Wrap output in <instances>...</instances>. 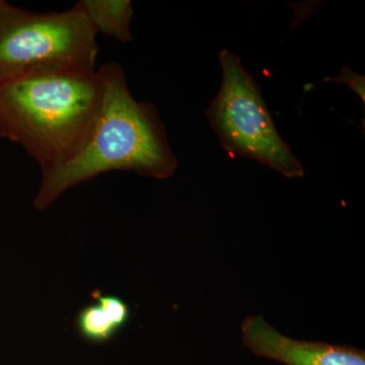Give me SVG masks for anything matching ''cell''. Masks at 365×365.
I'll return each instance as SVG.
<instances>
[{"label": "cell", "instance_id": "277c9868", "mask_svg": "<svg viewBox=\"0 0 365 365\" xmlns=\"http://www.w3.org/2000/svg\"><path fill=\"white\" fill-rule=\"evenodd\" d=\"M222 83L206 116L220 144L230 155L252 158L287 178H302L304 170L276 129L260 88L241 59L220 53Z\"/></svg>", "mask_w": 365, "mask_h": 365}, {"label": "cell", "instance_id": "5b68a950", "mask_svg": "<svg viewBox=\"0 0 365 365\" xmlns=\"http://www.w3.org/2000/svg\"><path fill=\"white\" fill-rule=\"evenodd\" d=\"M242 342L249 351L284 365H365V353L351 346L294 340L278 332L261 316L242 321Z\"/></svg>", "mask_w": 365, "mask_h": 365}, {"label": "cell", "instance_id": "9c48e42d", "mask_svg": "<svg viewBox=\"0 0 365 365\" xmlns=\"http://www.w3.org/2000/svg\"><path fill=\"white\" fill-rule=\"evenodd\" d=\"M326 81H335L349 86L355 93L359 96L362 103H365V78L364 76L354 73L350 71L349 67H343L342 71L337 78H325Z\"/></svg>", "mask_w": 365, "mask_h": 365}, {"label": "cell", "instance_id": "7a4b0ae2", "mask_svg": "<svg viewBox=\"0 0 365 365\" xmlns=\"http://www.w3.org/2000/svg\"><path fill=\"white\" fill-rule=\"evenodd\" d=\"M106 79L102 110L81 150L66 165L43 175L34 205L45 210L64 192L112 170L165 179L176 172V155L155 106L132 97L124 69L101 67Z\"/></svg>", "mask_w": 365, "mask_h": 365}, {"label": "cell", "instance_id": "6da1fadb", "mask_svg": "<svg viewBox=\"0 0 365 365\" xmlns=\"http://www.w3.org/2000/svg\"><path fill=\"white\" fill-rule=\"evenodd\" d=\"M105 93L101 68L41 69L0 83V137L21 144L43 176L81 150Z\"/></svg>", "mask_w": 365, "mask_h": 365}, {"label": "cell", "instance_id": "3957f363", "mask_svg": "<svg viewBox=\"0 0 365 365\" xmlns=\"http://www.w3.org/2000/svg\"><path fill=\"white\" fill-rule=\"evenodd\" d=\"M97 35L78 4L37 14L0 0V83L41 69L96 68Z\"/></svg>", "mask_w": 365, "mask_h": 365}, {"label": "cell", "instance_id": "52a82bcc", "mask_svg": "<svg viewBox=\"0 0 365 365\" xmlns=\"http://www.w3.org/2000/svg\"><path fill=\"white\" fill-rule=\"evenodd\" d=\"M76 326L85 339L91 342H107L116 335L118 329L108 319L98 304H88L78 314Z\"/></svg>", "mask_w": 365, "mask_h": 365}, {"label": "cell", "instance_id": "ba28073f", "mask_svg": "<svg viewBox=\"0 0 365 365\" xmlns=\"http://www.w3.org/2000/svg\"><path fill=\"white\" fill-rule=\"evenodd\" d=\"M93 297L118 330L127 325L130 319V309L123 299L115 295L103 294L100 290L93 292Z\"/></svg>", "mask_w": 365, "mask_h": 365}, {"label": "cell", "instance_id": "8992f818", "mask_svg": "<svg viewBox=\"0 0 365 365\" xmlns=\"http://www.w3.org/2000/svg\"><path fill=\"white\" fill-rule=\"evenodd\" d=\"M78 6L97 33L123 44L133 40L130 31L133 7L129 0H81Z\"/></svg>", "mask_w": 365, "mask_h": 365}]
</instances>
